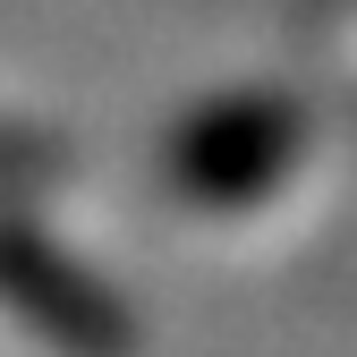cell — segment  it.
Instances as JSON below:
<instances>
[{"label":"cell","mask_w":357,"mask_h":357,"mask_svg":"<svg viewBox=\"0 0 357 357\" xmlns=\"http://www.w3.org/2000/svg\"><path fill=\"white\" fill-rule=\"evenodd\" d=\"M298 137H306L298 102H281V94H221V102H204V111H188L170 128L162 178H170L178 204L238 213V204H255L264 188L289 178Z\"/></svg>","instance_id":"1"},{"label":"cell","mask_w":357,"mask_h":357,"mask_svg":"<svg viewBox=\"0 0 357 357\" xmlns=\"http://www.w3.org/2000/svg\"><path fill=\"white\" fill-rule=\"evenodd\" d=\"M0 306L34 340H52L60 357H128L137 349V324L119 315V298L77 255H60L26 213H0Z\"/></svg>","instance_id":"2"},{"label":"cell","mask_w":357,"mask_h":357,"mask_svg":"<svg viewBox=\"0 0 357 357\" xmlns=\"http://www.w3.org/2000/svg\"><path fill=\"white\" fill-rule=\"evenodd\" d=\"M52 170H60V145H52V137L0 128V196H17V188H43Z\"/></svg>","instance_id":"3"}]
</instances>
